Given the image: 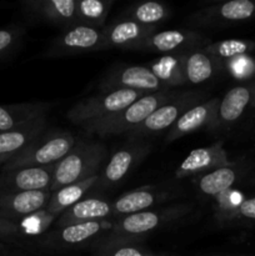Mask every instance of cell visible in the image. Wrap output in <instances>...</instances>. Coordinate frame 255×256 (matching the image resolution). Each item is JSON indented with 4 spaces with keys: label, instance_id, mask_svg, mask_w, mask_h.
Wrapping results in <instances>:
<instances>
[{
    "label": "cell",
    "instance_id": "6da1fadb",
    "mask_svg": "<svg viewBox=\"0 0 255 256\" xmlns=\"http://www.w3.org/2000/svg\"><path fill=\"white\" fill-rule=\"evenodd\" d=\"M106 152V148L102 142H78L72 152L55 166L50 192H54L60 188L84 182L98 175Z\"/></svg>",
    "mask_w": 255,
    "mask_h": 256
},
{
    "label": "cell",
    "instance_id": "7a4b0ae2",
    "mask_svg": "<svg viewBox=\"0 0 255 256\" xmlns=\"http://www.w3.org/2000/svg\"><path fill=\"white\" fill-rule=\"evenodd\" d=\"M176 92H172V89L146 94L122 112L82 129L89 134H95L100 138L128 134L142 124L155 110L172 100Z\"/></svg>",
    "mask_w": 255,
    "mask_h": 256
},
{
    "label": "cell",
    "instance_id": "3957f363",
    "mask_svg": "<svg viewBox=\"0 0 255 256\" xmlns=\"http://www.w3.org/2000/svg\"><path fill=\"white\" fill-rule=\"evenodd\" d=\"M78 140L69 132L46 130L22 154L15 156L2 166V170H15L22 168H42L58 164L66 156Z\"/></svg>",
    "mask_w": 255,
    "mask_h": 256
},
{
    "label": "cell",
    "instance_id": "277c9868",
    "mask_svg": "<svg viewBox=\"0 0 255 256\" xmlns=\"http://www.w3.org/2000/svg\"><path fill=\"white\" fill-rule=\"evenodd\" d=\"M144 95L146 94L128 89L100 92L98 95L78 102L74 106L70 108L66 118L82 128L89 126L122 112Z\"/></svg>",
    "mask_w": 255,
    "mask_h": 256
},
{
    "label": "cell",
    "instance_id": "5b68a950",
    "mask_svg": "<svg viewBox=\"0 0 255 256\" xmlns=\"http://www.w3.org/2000/svg\"><path fill=\"white\" fill-rule=\"evenodd\" d=\"M192 212V208L186 204L172 205L162 209L145 210L136 214L122 216L110 225L109 238L116 239L142 240L148 232L164 226L169 222H176Z\"/></svg>",
    "mask_w": 255,
    "mask_h": 256
},
{
    "label": "cell",
    "instance_id": "8992f818",
    "mask_svg": "<svg viewBox=\"0 0 255 256\" xmlns=\"http://www.w3.org/2000/svg\"><path fill=\"white\" fill-rule=\"evenodd\" d=\"M202 98V95L199 92H178L166 104L155 110L136 129L128 132V139L136 140L149 135H156L164 130H169L184 112L195 105L200 104Z\"/></svg>",
    "mask_w": 255,
    "mask_h": 256
},
{
    "label": "cell",
    "instance_id": "52a82bcc",
    "mask_svg": "<svg viewBox=\"0 0 255 256\" xmlns=\"http://www.w3.org/2000/svg\"><path fill=\"white\" fill-rule=\"evenodd\" d=\"M109 49L102 29L76 25L62 30L48 48V56H68Z\"/></svg>",
    "mask_w": 255,
    "mask_h": 256
},
{
    "label": "cell",
    "instance_id": "ba28073f",
    "mask_svg": "<svg viewBox=\"0 0 255 256\" xmlns=\"http://www.w3.org/2000/svg\"><path fill=\"white\" fill-rule=\"evenodd\" d=\"M210 44L204 35L192 30H165L148 36L135 52H162L166 55H180L202 49Z\"/></svg>",
    "mask_w": 255,
    "mask_h": 256
},
{
    "label": "cell",
    "instance_id": "9c48e42d",
    "mask_svg": "<svg viewBox=\"0 0 255 256\" xmlns=\"http://www.w3.org/2000/svg\"><path fill=\"white\" fill-rule=\"evenodd\" d=\"M149 152L150 146L145 142H130L120 148L105 165L92 192H102L119 184L135 166H138V164L146 156Z\"/></svg>",
    "mask_w": 255,
    "mask_h": 256
},
{
    "label": "cell",
    "instance_id": "30bf717a",
    "mask_svg": "<svg viewBox=\"0 0 255 256\" xmlns=\"http://www.w3.org/2000/svg\"><path fill=\"white\" fill-rule=\"evenodd\" d=\"M119 89L135 90L144 94L169 90L152 74L149 68L140 65L119 66L112 70L100 82V92H114Z\"/></svg>",
    "mask_w": 255,
    "mask_h": 256
},
{
    "label": "cell",
    "instance_id": "8fae6325",
    "mask_svg": "<svg viewBox=\"0 0 255 256\" xmlns=\"http://www.w3.org/2000/svg\"><path fill=\"white\" fill-rule=\"evenodd\" d=\"M56 164L42 168L2 170L0 195L50 189Z\"/></svg>",
    "mask_w": 255,
    "mask_h": 256
},
{
    "label": "cell",
    "instance_id": "7c38bea8",
    "mask_svg": "<svg viewBox=\"0 0 255 256\" xmlns=\"http://www.w3.org/2000/svg\"><path fill=\"white\" fill-rule=\"evenodd\" d=\"M255 12V4L250 0H232L220 5H210V6L200 9L190 15L186 22L198 28L218 26L224 22H240L252 16Z\"/></svg>",
    "mask_w": 255,
    "mask_h": 256
},
{
    "label": "cell",
    "instance_id": "4fadbf2b",
    "mask_svg": "<svg viewBox=\"0 0 255 256\" xmlns=\"http://www.w3.org/2000/svg\"><path fill=\"white\" fill-rule=\"evenodd\" d=\"M50 196L49 189L0 195V218L18 224L19 220L44 212Z\"/></svg>",
    "mask_w": 255,
    "mask_h": 256
},
{
    "label": "cell",
    "instance_id": "5bb4252c",
    "mask_svg": "<svg viewBox=\"0 0 255 256\" xmlns=\"http://www.w3.org/2000/svg\"><path fill=\"white\" fill-rule=\"evenodd\" d=\"M219 102L218 99L205 100L184 112L166 132L165 142H172L200 129H214L216 126Z\"/></svg>",
    "mask_w": 255,
    "mask_h": 256
},
{
    "label": "cell",
    "instance_id": "9a60e30c",
    "mask_svg": "<svg viewBox=\"0 0 255 256\" xmlns=\"http://www.w3.org/2000/svg\"><path fill=\"white\" fill-rule=\"evenodd\" d=\"M108 228L110 229V225H108L105 220L69 225V226L59 228V229L56 228L52 232L45 235L42 242L46 246L55 248V249L80 248L96 239Z\"/></svg>",
    "mask_w": 255,
    "mask_h": 256
},
{
    "label": "cell",
    "instance_id": "2e32d148",
    "mask_svg": "<svg viewBox=\"0 0 255 256\" xmlns=\"http://www.w3.org/2000/svg\"><path fill=\"white\" fill-rule=\"evenodd\" d=\"M228 164L229 159L226 152L222 148V142H218L210 146L192 150L179 165L175 172V178L185 179L195 175H202L219 168L228 166Z\"/></svg>",
    "mask_w": 255,
    "mask_h": 256
},
{
    "label": "cell",
    "instance_id": "e0dca14e",
    "mask_svg": "<svg viewBox=\"0 0 255 256\" xmlns=\"http://www.w3.org/2000/svg\"><path fill=\"white\" fill-rule=\"evenodd\" d=\"M48 119L32 120L10 132L0 134V164H6L28 146L32 144L40 135L46 132Z\"/></svg>",
    "mask_w": 255,
    "mask_h": 256
},
{
    "label": "cell",
    "instance_id": "ac0fdd59",
    "mask_svg": "<svg viewBox=\"0 0 255 256\" xmlns=\"http://www.w3.org/2000/svg\"><path fill=\"white\" fill-rule=\"evenodd\" d=\"M76 0H32L22 4L24 12L62 30L76 26Z\"/></svg>",
    "mask_w": 255,
    "mask_h": 256
},
{
    "label": "cell",
    "instance_id": "d6986e66",
    "mask_svg": "<svg viewBox=\"0 0 255 256\" xmlns=\"http://www.w3.org/2000/svg\"><path fill=\"white\" fill-rule=\"evenodd\" d=\"M156 26H148L132 20H122L109 26H104L102 32L110 48L122 50H136L148 36L156 32Z\"/></svg>",
    "mask_w": 255,
    "mask_h": 256
},
{
    "label": "cell",
    "instance_id": "ffe728a7",
    "mask_svg": "<svg viewBox=\"0 0 255 256\" xmlns=\"http://www.w3.org/2000/svg\"><path fill=\"white\" fill-rule=\"evenodd\" d=\"M112 216V204L102 198H84L62 212L56 220V228L82 224L89 222H102Z\"/></svg>",
    "mask_w": 255,
    "mask_h": 256
},
{
    "label": "cell",
    "instance_id": "44dd1931",
    "mask_svg": "<svg viewBox=\"0 0 255 256\" xmlns=\"http://www.w3.org/2000/svg\"><path fill=\"white\" fill-rule=\"evenodd\" d=\"M98 178H99V174L90 178V179L84 180V182L62 186L56 192H52V196H50L49 202L45 208L44 214L52 220L58 219L69 208H72V205L84 199L85 194L92 192Z\"/></svg>",
    "mask_w": 255,
    "mask_h": 256
},
{
    "label": "cell",
    "instance_id": "7402d4cb",
    "mask_svg": "<svg viewBox=\"0 0 255 256\" xmlns=\"http://www.w3.org/2000/svg\"><path fill=\"white\" fill-rule=\"evenodd\" d=\"M49 109L48 102L0 105V134L16 129L32 120L46 118Z\"/></svg>",
    "mask_w": 255,
    "mask_h": 256
},
{
    "label": "cell",
    "instance_id": "603a6c76",
    "mask_svg": "<svg viewBox=\"0 0 255 256\" xmlns=\"http://www.w3.org/2000/svg\"><path fill=\"white\" fill-rule=\"evenodd\" d=\"M164 192L156 188H142L122 195L115 202H112V215L114 216H126L145 212L154 206L156 202H162Z\"/></svg>",
    "mask_w": 255,
    "mask_h": 256
},
{
    "label": "cell",
    "instance_id": "cb8c5ba5",
    "mask_svg": "<svg viewBox=\"0 0 255 256\" xmlns=\"http://www.w3.org/2000/svg\"><path fill=\"white\" fill-rule=\"evenodd\" d=\"M166 89L186 84L184 54L164 55L148 65Z\"/></svg>",
    "mask_w": 255,
    "mask_h": 256
},
{
    "label": "cell",
    "instance_id": "d4e9b609",
    "mask_svg": "<svg viewBox=\"0 0 255 256\" xmlns=\"http://www.w3.org/2000/svg\"><path fill=\"white\" fill-rule=\"evenodd\" d=\"M184 62L186 82L198 85L206 82L212 76L216 69L218 59L199 49L184 54Z\"/></svg>",
    "mask_w": 255,
    "mask_h": 256
},
{
    "label": "cell",
    "instance_id": "484cf974",
    "mask_svg": "<svg viewBox=\"0 0 255 256\" xmlns=\"http://www.w3.org/2000/svg\"><path fill=\"white\" fill-rule=\"evenodd\" d=\"M250 102V90L245 86L232 88L219 102L216 125L232 122L240 118Z\"/></svg>",
    "mask_w": 255,
    "mask_h": 256
},
{
    "label": "cell",
    "instance_id": "4316f807",
    "mask_svg": "<svg viewBox=\"0 0 255 256\" xmlns=\"http://www.w3.org/2000/svg\"><path fill=\"white\" fill-rule=\"evenodd\" d=\"M112 4V0H79L76 5L78 25L104 29Z\"/></svg>",
    "mask_w": 255,
    "mask_h": 256
},
{
    "label": "cell",
    "instance_id": "83f0119b",
    "mask_svg": "<svg viewBox=\"0 0 255 256\" xmlns=\"http://www.w3.org/2000/svg\"><path fill=\"white\" fill-rule=\"evenodd\" d=\"M236 175L229 166H222L200 175L196 182L198 190L206 196H216L226 192L235 182Z\"/></svg>",
    "mask_w": 255,
    "mask_h": 256
},
{
    "label": "cell",
    "instance_id": "f1b7e54d",
    "mask_svg": "<svg viewBox=\"0 0 255 256\" xmlns=\"http://www.w3.org/2000/svg\"><path fill=\"white\" fill-rule=\"evenodd\" d=\"M126 20H132L148 26H156L170 16V9L159 2H145L134 4L125 10Z\"/></svg>",
    "mask_w": 255,
    "mask_h": 256
},
{
    "label": "cell",
    "instance_id": "f546056e",
    "mask_svg": "<svg viewBox=\"0 0 255 256\" xmlns=\"http://www.w3.org/2000/svg\"><path fill=\"white\" fill-rule=\"evenodd\" d=\"M138 242L132 239H116L106 236L99 242L95 256H155L139 246Z\"/></svg>",
    "mask_w": 255,
    "mask_h": 256
},
{
    "label": "cell",
    "instance_id": "4dcf8cb0",
    "mask_svg": "<svg viewBox=\"0 0 255 256\" xmlns=\"http://www.w3.org/2000/svg\"><path fill=\"white\" fill-rule=\"evenodd\" d=\"M202 50L218 60L228 59V58H234L236 55H242L246 52L249 50V44L244 40L229 39L222 40V42H210L206 46L202 48Z\"/></svg>",
    "mask_w": 255,
    "mask_h": 256
},
{
    "label": "cell",
    "instance_id": "1f68e13d",
    "mask_svg": "<svg viewBox=\"0 0 255 256\" xmlns=\"http://www.w3.org/2000/svg\"><path fill=\"white\" fill-rule=\"evenodd\" d=\"M25 30L22 26H9L0 29V60L5 59L8 55L12 54L18 49Z\"/></svg>",
    "mask_w": 255,
    "mask_h": 256
},
{
    "label": "cell",
    "instance_id": "d6a6232c",
    "mask_svg": "<svg viewBox=\"0 0 255 256\" xmlns=\"http://www.w3.org/2000/svg\"><path fill=\"white\" fill-rule=\"evenodd\" d=\"M22 228L19 224L8 222L0 218V236L2 238H14L22 234Z\"/></svg>",
    "mask_w": 255,
    "mask_h": 256
},
{
    "label": "cell",
    "instance_id": "836d02e7",
    "mask_svg": "<svg viewBox=\"0 0 255 256\" xmlns=\"http://www.w3.org/2000/svg\"><path fill=\"white\" fill-rule=\"evenodd\" d=\"M238 210L242 216L248 218V219H255V198L242 202Z\"/></svg>",
    "mask_w": 255,
    "mask_h": 256
}]
</instances>
